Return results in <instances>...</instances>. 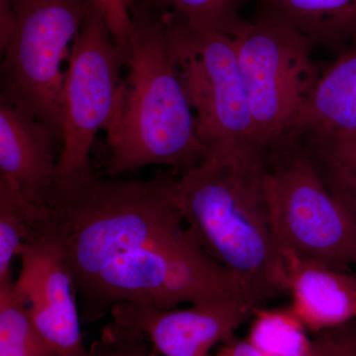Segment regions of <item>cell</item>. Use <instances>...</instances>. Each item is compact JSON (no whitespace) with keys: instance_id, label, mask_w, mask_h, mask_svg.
I'll return each mask as SVG.
<instances>
[{"instance_id":"obj_1","label":"cell","mask_w":356,"mask_h":356,"mask_svg":"<svg viewBox=\"0 0 356 356\" xmlns=\"http://www.w3.org/2000/svg\"><path fill=\"white\" fill-rule=\"evenodd\" d=\"M175 178L95 175L51 193L47 232L83 299L84 322L100 320L119 303L172 310L231 292L228 270L204 250L178 211Z\"/></svg>"},{"instance_id":"obj_2","label":"cell","mask_w":356,"mask_h":356,"mask_svg":"<svg viewBox=\"0 0 356 356\" xmlns=\"http://www.w3.org/2000/svg\"><path fill=\"white\" fill-rule=\"evenodd\" d=\"M266 166L267 152L245 147L211 154L175 182V203L187 228L254 308L289 290L271 219Z\"/></svg>"},{"instance_id":"obj_3","label":"cell","mask_w":356,"mask_h":356,"mask_svg":"<svg viewBox=\"0 0 356 356\" xmlns=\"http://www.w3.org/2000/svg\"><path fill=\"white\" fill-rule=\"evenodd\" d=\"M166 10L159 0L131 7L128 74L104 130L110 177L149 165L181 175L209 156L168 49Z\"/></svg>"},{"instance_id":"obj_4","label":"cell","mask_w":356,"mask_h":356,"mask_svg":"<svg viewBox=\"0 0 356 356\" xmlns=\"http://www.w3.org/2000/svg\"><path fill=\"white\" fill-rule=\"evenodd\" d=\"M267 153L266 184L282 254L346 271L356 267V225L316 159L289 142Z\"/></svg>"},{"instance_id":"obj_5","label":"cell","mask_w":356,"mask_h":356,"mask_svg":"<svg viewBox=\"0 0 356 356\" xmlns=\"http://www.w3.org/2000/svg\"><path fill=\"white\" fill-rule=\"evenodd\" d=\"M165 26L173 64L209 154L257 147L235 39L189 24L170 10Z\"/></svg>"},{"instance_id":"obj_6","label":"cell","mask_w":356,"mask_h":356,"mask_svg":"<svg viewBox=\"0 0 356 356\" xmlns=\"http://www.w3.org/2000/svg\"><path fill=\"white\" fill-rule=\"evenodd\" d=\"M127 56L114 41L97 0L74 39L62 91L60 151L53 191L95 177L90 161L96 135L113 113ZM51 191V192H53Z\"/></svg>"},{"instance_id":"obj_7","label":"cell","mask_w":356,"mask_h":356,"mask_svg":"<svg viewBox=\"0 0 356 356\" xmlns=\"http://www.w3.org/2000/svg\"><path fill=\"white\" fill-rule=\"evenodd\" d=\"M92 1L15 0L13 36L1 53V97L43 121L60 143L62 65Z\"/></svg>"},{"instance_id":"obj_8","label":"cell","mask_w":356,"mask_h":356,"mask_svg":"<svg viewBox=\"0 0 356 356\" xmlns=\"http://www.w3.org/2000/svg\"><path fill=\"white\" fill-rule=\"evenodd\" d=\"M235 39L254 125V142L269 152L287 142L322 72L314 44L291 28L255 19Z\"/></svg>"},{"instance_id":"obj_9","label":"cell","mask_w":356,"mask_h":356,"mask_svg":"<svg viewBox=\"0 0 356 356\" xmlns=\"http://www.w3.org/2000/svg\"><path fill=\"white\" fill-rule=\"evenodd\" d=\"M16 290L28 304L33 325L60 356H90L84 348L74 281L44 225L24 243Z\"/></svg>"},{"instance_id":"obj_10","label":"cell","mask_w":356,"mask_h":356,"mask_svg":"<svg viewBox=\"0 0 356 356\" xmlns=\"http://www.w3.org/2000/svg\"><path fill=\"white\" fill-rule=\"evenodd\" d=\"M254 307L229 299L186 310H163L140 303H119L112 308L115 327L146 336L161 356H207L213 346L226 343L252 317Z\"/></svg>"},{"instance_id":"obj_11","label":"cell","mask_w":356,"mask_h":356,"mask_svg":"<svg viewBox=\"0 0 356 356\" xmlns=\"http://www.w3.org/2000/svg\"><path fill=\"white\" fill-rule=\"evenodd\" d=\"M58 140L35 115L0 97V178L32 205L48 208L56 184Z\"/></svg>"},{"instance_id":"obj_12","label":"cell","mask_w":356,"mask_h":356,"mask_svg":"<svg viewBox=\"0 0 356 356\" xmlns=\"http://www.w3.org/2000/svg\"><path fill=\"white\" fill-rule=\"evenodd\" d=\"M291 310L307 330L324 332L356 318V273L283 254Z\"/></svg>"},{"instance_id":"obj_13","label":"cell","mask_w":356,"mask_h":356,"mask_svg":"<svg viewBox=\"0 0 356 356\" xmlns=\"http://www.w3.org/2000/svg\"><path fill=\"white\" fill-rule=\"evenodd\" d=\"M356 131V38L322 72L288 140L311 145Z\"/></svg>"},{"instance_id":"obj_14","label":"cell","mask_w":356,"mask_h":356,"mask_svg":"<svg viewBox=\"0 0 356 356\" xmlns=\"http://www.w3.org/2000/svg\"><path fill=\"white\" fill-rule=\"evenodd\" d=\"M257 8L255 19L291 28L337 56L356 38V0H243Z\"/></svg>"},{"instance_id":"obj_15","label":"cell","mask_w":356,"mask_h":356,"mask_svg":"<svg viewBox=\"0 0 356 356\" xmlns=\"http://www.w3.org/2000/svg\"><path fill=\"white\" fill-rule=\"evenodd\" d=\"M306 327L288 308H254L247 341L264 356H323Z\"/></svg>"},{"instance_id":"obj_16","label":"cell","mask_w":356,"mask_h":356,"mask_svg":"<svg viewBox=\"0 0 356 356\" xmlns=\"http://www.w3.org/2000/svg\"><path fill=\"white\" fill-rule=\"evenodd\" d=\"M48 218V208L28 202L13 184L0 178V284L11 282V264Z\"/></svg>"},{"instance_id":"obj_17","label":"cell","mask_w":356,"mask_h":356,"mask_svg":"<svg viewBox=\"0 0 356 356\" xmlns=\"http://www.w3.org/2000/svg\"><path fill=\"white\" fill-rule=\"evenodd\" d=\"M0 356H60L33 325L13 281L0 284Z\"/></svg>"},{"instance_id":"obj_18","label":"cell","mask_w":356,"mask_h":356,"mask_svg":"<svg viewBox=\"0 0 356 356\" xmlns=\"http://www.w3.org/2000/svg\"><path fill=\"white\" fill-rule=\"evenodd\" d=\"M189 24L210 28L236 38L248 22L241 15L243 0H159Z\"/></svg>"},{"instance_id":"obj_19","label":"cell","mask_w":356,"mask_h":356,"mask_svg":"<svg viewBox=\"0 0 356 356\" xmlns=\"http://www.w3.org/2000/svg\"><path fill=\"white\" fill-rule=\"evenodd\" d=\"M312 146L323 165L339 170L356 182V131Z\"/></svg>"},{"instance_id":"obj_20","label":"cell","mask_w":356,"mask_h":356,"mask_svg":"<svg viewBox=\"0 0 356 356\" xmlns=\"http://www.w3.org/2000/svg\"><path fill=\"white\" fill-rule=\"evenodd\" d=\"M134 0H97L111 30L116 44L128 58L129 37H130L131 7Z\"/></svg>"},{"instance_id":"obj_21","label":"cell","mask_w":356,"mask_h":356,"mask_svg":"<svg viewBox=\"0 0 356 356\" xmlns=\"http://www.w3.org/2000/svg\"><path fill=\"white\" fill-rule=\"evenodd\" d=\"M315 341L324 356H356V331L348 325L321 332Z\"/></svg>"},{"instance_id":"obj_22","label":"cell","mask_w":356,"mask_h":356,"mask_svg":"<svg viewBox=\"0 0 356 356\" xmlns=\"http://www.w3.org/2000/svg\"><path fill=\"white\" fill-rule=\"evenodd\" d=\"M323 166L325 177L330 186L350 213L356 225V182L339 170H334L330 166Z\"/></svg>"},{"instance_id":"obj_23","label":"cell","mask_w":356,"mask_h":356,"mask_svg":"<svg viewBox=\"0 0 356 356\" xmlns=\"http://www.w3.org/2000/svg\"><path fill=\"white\" fill-rule=\"evenodd\" d=\"M216 356H264L254 346L248 343L247 339H238L233 337L222 344Z\"/></svg>"},{"instance_id":"obj_24","label":"cell","mask_w":356,"mask_h":356,"mask_svg":"<svg viewBox=\"0 0 356 356\" xmlns=\"http://www.w3.org/2000/svg\"><path fill=\"white\" fill-rule=\"evenodd\" d=\"M107 356H149V355H147V353H112V355Z\"/></svg>"},{"instance_id":"obj_25","label":"cell","mask_w":356,"mask_h":356,"mask_svg":"<svg viewBox=\"0 0 356 356\" xmlns=\"http://www.w3.org/2000/svg\"><path fill=\"white\" fill-rule=\"evenodd\" d=\"M149 356H161L159 355H158V353H156V351H153V353H149Z\"/></svg>"},{"instance_id":"obj_26","label":"cell","mask_w":356,"mask_h":356,"mask_svg":"<svg viewBox=\"0 0 356 356\" xmlns=\"http://www.w3.org/2000/svg\"><path fill=\"white\" fill-rule=\"evenodd\" d=\"M355 273H356V267H355Z\"/></svg>"},{"instance_id":"obj_27","label":"cell","mask_w":356,"mask_h":356,"mask_svg":"<svg viewBox=\"0 0 356 356\" xmlns=\"http://www.w3.org/2000/svg\"><path fill=\"white\" fill-rule=\"evenodd\" d=\"M208 356V355H207Z\"/></svg>"}]
</instances>
